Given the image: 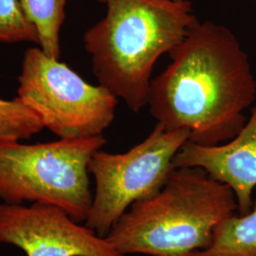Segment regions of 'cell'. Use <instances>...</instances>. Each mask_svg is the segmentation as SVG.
<instances>
[{
    "label": "cell",
    "instance_id": "4",
    "mask_svg": "<svg viewBox=\"0 0 256 256\" xmlns=\"http://www.w3.org/2000/svg\"><path fill=\"white\" fill-rule=\"evenodd\" d=\"M106 144L102 135L37 144L0 140V200L52 205L84 222L93 200L88 164Z\"/></svg>",
    "mask_w": 256,
    "mask_h": 256
},
{
    "label": "cell",
    "instance_id": "6",
    "mask_svg": "<svg viewBox=\"0 0 256 256\" xmlns=\"http://www.w3.org/2000/svg\"><path fill=\"white\" fill-rule=\"evenodd\" d=\"M18 84V97L60 138L102 135L115 118L118 98L114 94L101 84L86 82L41 48L25 52Z\"/></svg>",
    "mask_w": 256,
    "mask_h": 256
},
{
    "label": "cell",
    "instance_id": "13",
    "mask_svg": "<svg viewBox=\"0 0 256 256\" xmlns=\"http://www.w3.org/2000/svg\"></svg>",
    "mask_w": 256,
    "mask_h": 256
},
{
    "label": "cell",
    "instance_id": "5",
    "mask_svg": "<svg viewBox=\"0 0 256 256\" xmlns=\"http://www.w3.org/2000/svg\"><path fill=\"white\" fill-rule=\"evenodd\" d=\"M189 138L187 129L168 130L156 122L146 138L126 153L95 152L88 164L95 192L84 225L106 238L133 203L155 196L174 169V156Z\"/></svg>",
    "mask_w": 256,
    "mask_h": 256
},
{
    "label": "cell",
    "instance_id": "12",
    "mask_svg": "<svg viewBox=\"0 0 256 256\" xmlns=\"http://www.w3.org/2000/svg\"><path fill=\"white\" fill-rule=\"evenodd\" d=\"M32 42L39 45L36 28L19 0H0V43Z\"/></svg>",
    "mask_w": 256,
    "mask_h": 256
},
{
    "label": "cell",
    "instance_id": "2",
    "mask_svg": "<svg viewBox=\"0 0 256 256\" xmlns=\"http://www.w3.org/2000/svg\"><path fill=\"white\" fill-rule=\"evenodd\" d=\"M106 14L84 34L99 84L138 113L148 104L158 59L198 22L190 0H97Z\"/></svg>",
    "mask_w": 256,
    "mask_h": 256
},
{
    "label": "cell",
    "instance_id": "7",
    "mask_svg": "<svg viewBox=\"0 0 256 256\" xmlns=\"http://www.w3.org/2000/svg\"><path fill=\"white\" fill-rule=\"evenodd\" d=\"M0 243L27 256H126L64 210L37 203H0Z\"/></svg>",
    "mask_w": 256,
    "mask_h": 256
},
{
    "label": "cell",
    "instance_id": "1",
    "mask_svg": "<svg viewBox=\"0 0 256 256\" xmlns=\"http://www.w3.org/2000/svg\"><path fill=\"white\" fill-rule=\"evenodd\" d=\"M171 63L152 79L147 106L168 130L187 129L189 140L212 146L236 137L256 99L248 57L234 32L198 22L169 52Z\"/></svg>",
    "mask_w": 256,
    "mask_h": 256
},
{
    "label": "cell",
    "instance_id": "11",
    "mask_svg": "<svg viewBox=\"0 0 256 256\" xmlns=\"http://www.w3.org/2000/svg\"><path fill=\"white\" fill-rule=\"evenodd\" d=\"M45 128L40 115L19 97L0 98V140H28Z\"/></svg>",
    "mask_w": 256,
    "mask_h": 256
},
{
    "label": "cell",
    "instance_id": "3",
    "mask_svg": "<svg viewBox=\"0 0 256 256\" xmlns=\"http://www.w3.org/2000/svg\"><path fill=\"white\" fill-rule=\"evenodd\" d=\"M238 212L234 192L198 167L174 168L155 196L133 203L106 238L122 256H192Z\"/></svg>",
    "mask_w": 256,
    "mask_h": 256
},
{
    "label": "cell",
    "instance_id": "9",
    "mask_svg": "<svg viewBox=\"0 0 256 256\" xmlns=\"http://www.w3.org/2000/svg\"><path fill=\"white\" fill-rule=\"evenodd\" d=\"M192 256H256V196L252 210L222 221L210 247Z\"/></svg>",
    "mask_w": 256,
    "mask_h": 256
},
{
    "label": "cell",
    "instance_id": "8",
    "mask_svg": "<svg viewBox=\"0 0 256 256\" xmlns=\"http://www.w3.org/2000/svg\"><path fill=\"white\" fill-rule=\"evenodd\" d=\"M173 167H198L234 192L238 214L252 210L256 189V108L244 128L228 142L205 146L187 140L173 160Z\"/></svg>",
    "mask_w": 256,
    "mask_h": 256
},
{
    "label": "cell",
    "instance_id": "10",
    "mask_svg": "<svg viewBox=\"0 0 256 256\" xmlns=\"http://www.w3.org/2000/svg\"><path fill=\"white\" fill-rule=\"evenodd\" d=\"M28 18L36 28L39 46L48 56L59 60L60 32L64 20L66 0H19Z\"/></svg>",
    "mask_w": 256,
    "mask_h": 256
}]
</instances>
